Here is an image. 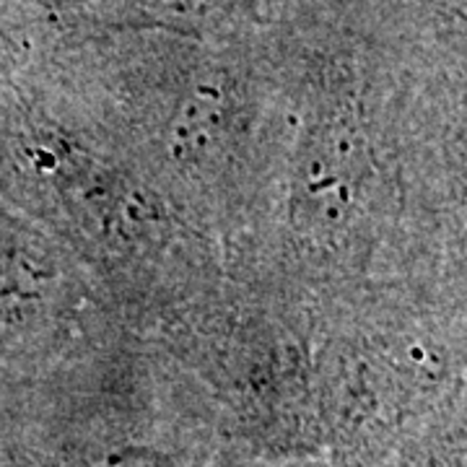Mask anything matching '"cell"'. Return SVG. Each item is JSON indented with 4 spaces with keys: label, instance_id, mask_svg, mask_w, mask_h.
<instances>
[{
    "label": "cell",
    "instance_id": "cell-1",
    "mask_svg": "<svg viewBox=\"0 0 467 467\" xmlns=\"http://www.w3.org/2000/svg\"><path fill=\"white\" fill-rule=\"evenodd\" d=\"M291 117L257 278L312 309L462 294V78L285 50Z\"/></svg>",
    "mask_w": 467,
    "mask_h": 467
},
{
    "label": "cell",
    "instance_id": "cell-2",
    "mask_svg": "<svg viewBox=\"0 0 467 467\" xmlns=\"http://www.w3.org/2000/svg\"><path fill=\"white\" fill-rule=\"evenodd\" d=\"M45 86L216 242L229 273L260 265L291 117L284 50L174 42L76 60Z\"/></svg>",
    "mask_w": 467,
    "mask_h": 467
},
{
    "label": "cell",
    "instance_id": "cell-3",
    "mask_svg": "<svg viewBox=\"0 0 467 467\" xmlns=\"http://www.w3.org/2000/svg\"><path fill=\"white\" fill-rule=\"evenodd\" d=\"M0 187L122 315L177 319L229 278L216 242L47 86H0Z\"/></svg>",
    "mask_w": 467,
    "mask_h": 467
}]
</instances>
